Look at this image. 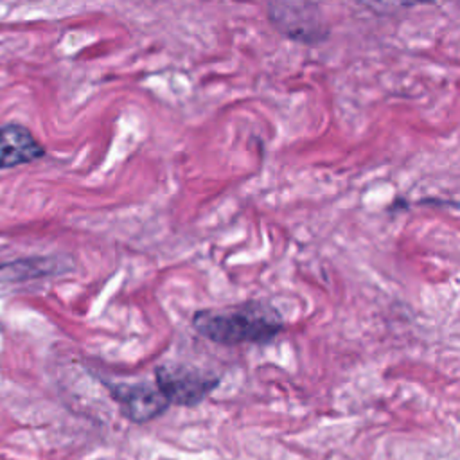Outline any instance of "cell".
<instances>
[{
  "mask_svg": "<svg viewBox=\"0 0 460 460\" xmlns=\"http://www.w3.org/2000/svg\"><path fill=\"white\" fill-rule=\"evenodd\" d=\"M358 4H361L363 7H367L368 11H372L374 14L379 16H386V14H395L402 9L419 5V4H431L433 0H356Z\"/></svg>",
  "mask_w": 460,
  "mask_h": 460,
  "instance_id": "5b68a950",
  "label": "cell"
},
{
  "mask_svg": "<svg viewBox=\"0 0 460 460\" xmlns=\"http://www.w3.org/2000/svg\"><path fill=\"white\" fill-rule=\"evenodd\" d=\"M45 155L40 140L18 122L0 126V169H11L34 162Z\"/></svg>",
  "mask_w": 460,
  "mask_h": 460,
  "instance_id": "277c9868",
  "label": "cell"
},
{
  "mask_svg": "<svg viewBox=\"0 0 460 460\" xmlns=\"http://www.w3.org/2000/svg\"><path fill=\"white\" fill-rule=\"evenodd\" d=\"M194 331L219 345L268 343L284 329L279 311L262 300L201 309L192 316Z\"/></svg>",
  "mask_w": 460,
  "mask_h": 460,
  "instance_id": "6da1fadb",
  "label": "cell"
},
{
  "mask_svg": "<svg viewBox=\"0 0 460 460\" xmlns=\"http://www.w3.org/2000/svg\"><path fill=\"white\" fill-rule=\"evenodd\" d=\"M155 377L158 390L176 406H196L219 385V376L183 363L158 365Z\"/></svg>",
  "mask_w": 460,
  "mask_h": 460,
  "instance_id": "7a4b0ae2",
  "label": "cell"
},
{
  "mask_svg": "<svg viewBox=\"0 0 460 460\" xmlns=\"http://www.w3.org/2000/svg\"><path fill=\"white\" fill-rule=\"evenodd\" d=\"M111 397L119 402L122 415L131 422L144 424L162 415L171 404L156 385L138 383H108L104 381Z\"/></svg>",
  "mask_w": 460,
  "mask_h": 460,
  "instance_id": "3957f363",
  "label": "cell"
}]
</instances>
